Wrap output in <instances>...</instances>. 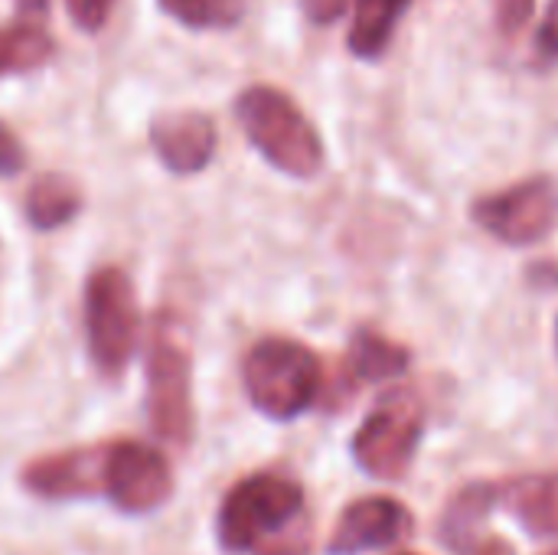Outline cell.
<instances>
[{"label":"cell","instance_id":"6da1fadb","mask_svg":"<svg viewBox=\"0 0 558 555\" xmlns=\"http://www.w3.org/2000/svg\"><path fill=\"white\" fill-rule=\"evenodd\" d=\"M216 536L229 555H304V487L281 471L248 474L226 494Z\"/></svg>","mask_w":558,"mask_h":555},{"label":"cell","instance_id":"7a4b0ae2","mask_svg":"<svg viewBox=\"0 0 558 555\" xmlns=\"http://www.w3.org/2000/svg\"><path fill=\"white\" fill-rule=\"evenodd\" d=\"M235 118L252 147L281 173L311 180L324 167V141L291 95L271 85H252L235 98Z\"/></svg>","mask_w":558,"mask_h":555},{"label":"cell","instance_id":"3957f363","mask_svg":"<svg viewBox=\"0 0 558 555\" xmlns=\"http://www.w3.org/2000/svg\"><path fill=\"white\" fill-rule=\"evenodd\" d=\"M320 379L317 353L288 337H265L242 360V383L252 406L275 422L304 415L320 396Z\"/></svg>","mask_w":558,"mask_h":555},{"label":"cell","instance_id":"277c9868","mask_svg":"<svg viewBox=\"0 0 558 555\" xmlns=\"http://www.w3.org/2000/svg\"><path fill=\"white\" fill-rule=\"evenodd\" d=\"M147 419L160 442L186 448L196 432L193 353L173 314H160L147 350Z\"/></svg>","mask_w":558,"mask_h":555},{"label":"cell","instance_id":"5b68a950","mask_svg":"<svg viewBox=\"0 0 558 555\" xmlns=\"http://www.w3.org/2000/svg\"><path fill=\"white\" fill-rule=\"evenodd\" d=\"M137 294L128 272L105 265L85 281V340L101 376H121L137 347Z\"/></svg>","mask_w":558,"mask_h":555},{"label":"cell","instance_id":"8992f818","mask_svg":"<svg viewBox=\"0 0 558 555\" xmlns=\"http://www.w3.org/2000/svg\"><path fill=\"white\" fill-rule=\"evenodd\" d=\"M425 435V406L412 389L386 393L353 435L356 464L376 481H399Z\"/></svg>","mask_w":558,"mask_h":555},{"label":"cell","instance_id":"52a82bcc","mask_svg":"<svg viewBox=\"0 0 558 555\" xmlns=\"http://www.w3.org/2000/svg\"><path fill=\"white\" fill-rule=\"evenodd\" d=\"M471 219L504 245H536L556 229L558 183L546 173H536L500 193L477 196L471 206Z\"/></svg>","mask_w":558,"mask_h":555},{"label":"cell","instance_id":"ba28073f","mask_svg":"<svg viewBox=\"0 0 558 555\" xmlns=\"http://www.w3.org/2000/svg\"><path fill=\"white\" fill-rule=\"evenodd\" d=\"M173 494V471L167 458L144 442H108L105 497L124 514H154Z\"/></svg>","mask_w":558,"mask_h":555},{"label":"cell","instance_id":"9c48e42d","mask_svg":"<svg viewBox=\"0 0 558 555\" xmlns=\"http://www.w3.org/2000/svg\"><path fill=\"white\" fill-rule=\"evenodd\" d=\"M20 484L39 500H85L105 497L108 484V445L69 448L43 455L20 471Z\"/></svg>","mask_w":558,"mask_h":555},{"label":"cell","instance_id":"30bf717a","mask_svg":"<svg viewBox=\"0 0 558 555\" xmlns=\"http://www.w3.org/2000/svg\"><path fill=\"white\" fill-rule=\"evenodd\" d=\"M412 514L396 497H363L350 504L327 543V555H363L402 543L412 533Z\"/></svg>","mask_w":558,"mask_h":555},{"label":"cell","instance_id":"8fae6325","mask_svg":"<svg viewBox=\"0 0 558 555\" xmlns=\"http://www.w3.org/2000/svg\"><path fill=\"white\" fill-rule=\"evenodd\" d=\"M216 124L203 111H163L150 121V147L170 173L190 177L209 167L216 154Z\"/></svg>","mask_w":558,"mask_h":555},{"label":"cell","instance_id":"7c38bea8","mask_svg":"<svg viewBox=\"0 0 558 555\" xmlns=\"http://www.w3.org/2000/svg\"><path fill=\"white\" fill-rule=\"evenodd\" d=\"M520 527L539 540H558V474H526L500 491Z\"/></svg>","mask_w":558,"mask_h":555},{"label":"cell","instance_id":"4fadbf2b","mask_svg":"<svg viewBox=\"0 0 558 555\" xmlns=\"http://www.w3.org/2000/svg\"><path fill=\"white\" fill-rule=\"evenodd\" d=\"M497 500H500V487H494V484H471L461 494H454L448 510H445V517H441V527H438L441 543L451 553L477 550L481 527L487 523V517H490Z\"/></svg>","mask_w":558,"mask_h":555},{"label":"cell","instance_id":"5bb4252c","mask_svg":"<svg viewBox=\"0 0 558 555\" xmlns=\"http://www.w3.org/2000/svg\"><path fill=\"white\" fill-rule=\"evenodd\" d=\"M405 10H409V0H356L353 26L347 36L350 52L363 62L383 59Z\"/></svg>","mask_w":558,"mask_h":555},{"label":"cell","instance_id":"9a60e30c","mask_svg":"<svg viewBox=\"0 0 558 555\" xmlns=\"http://www.w3.org/2000/svg\"><path fill=\"white\" fill-rule=\"evenodd\" d=\"M412 363V353L383 337L379 330H369V327H360L350 340V353H347V370L356 383H386V379H396L409 370Z\"/></svg>","mask_w":558,"mask_h":555},{"label":"cell","instance_id":"2e32d148","mask_svg":"<svg viewBox=\"0 0 558 555\" xmlns=\"http://www.w3.org/2000/svg\"><path fill=\"white\" fill-rule=\"evenodd\" d=\"M78 209H82V190L65 173H43L33 180L26 193V219L43 232L72 222Z\"/></svg>","mask_w":558,"mask_h":555},{"label":"cell","instance_id":"e0dca14e","mask_svg":"<svg viewBox=\"0 0 558 555\" xmlns=\"http://www.w3.org/2000/svg\"><path fill=\"white\" fill-rule=\"evenodd\" d=\"M49 56H52V39L39 26L16 23L0 29V75L39 69L49 62Z\"/></svg>","mask_w":558,"mask_h":555},{"label":"cell","instance_id":"ac0fdd59","mask_svg":"<svg viewBox=\"0 0 558 555\" xmlns=\"http://www.w3.org/2000/svg\"><path fill=\"white\" fill-rule=\"evenodd\" d=\"M157 7L190 29H232L245 16V0H157Z\"/></svg>","mask_w":558,"mask_h":555},{"label":"cell","instance_id":"d6986e66","mask_svg":"<svg viewBox=\"0 0 558 555\" xmlns=\"http://www.w3.org/2000/svg\"><path fill=\"white\" fill-rule=\"evenodd\" d=\"M533 65L549 72L553 65H558V0L549 3L539 29H536V39H533Z\"/></svg>","mask_w":558,"mask_h":555},{"label":"cell","instance_id":"ffe728a7","mask_svg":"<svg viewBox=\"0 0 558 555\" xmlns=\"http://www.w3.org/2000/svg\"><path fill=\"white\" fill-rule=\"evenodd\" d=\"M65 7H69L72 23L82 33H98L108 23V16H111L114 0H65Z\"/></svg>","mask_w":558,"mask_h":555},{"label":"cell","instance_id":"44dd1931","mask_svg":"<svg viewBox=\"0 0 558 555\" xmlns=\"http://www.w3.org/2000/svg\"><path fill=\"white\" fill-rule=\"evenodd\" d=\"M533 10H536V0H494L497 26H500V33H507V36L520 33V29L530 23Z\"/></svg>","mask_w":558,"mask_h":555},{"label":"cell","instance_id":"7402d4cb","mask_svg":"<svg viewBox=\"0 0 558 555\" xmlns=\"http://www.w3.org/2000/svg\"><path fill=\"white\" fill-rule=\"evenodd\" d=\"M23 164H26V150H23V144L16 141V134H13L7 124H0V177H13V173H20V170H23Z\"/></svg>","mask_w":558,"mask_h":555},{"label":"cell","instance_id":"603a6c76","mask_svg":"<svg viewBox=\"0 0 558 555\" xmlns=\"http://www.w3.org/2000/svg\"><path fill=\"white\" fill-rule=\"evenodd\" d=\"M301 3L314 23H333L347 10V0H301Z\"/></svg>","mask_w":558,"mask_h":555},{"label":"cell","instance_id":"cb8c5ba5","mask_svg":"<svg viewBox=\"0 0 558 555\" xmlns=\"http://www.w3.org/2000/svg\"><path fill=\"white\" fill-rule=\"evenodd\" d=\"M477 555H513V550L507 546V543H500V540H494V543H487L484 550Z\"/></svg>","mask_w":558,"mask_h":555},{"label":"cell","instance_id":"d4e9b609","mask_svg":"<svg viewBox=\"0 0 558 555\" xmlns=\"http://www.w3.org/2000/svg\"><path fill=\"white\" fill-rule=\"evenodd\" d=\"M46 3H49V0H16V7H20L23 13H43Z\"/></svg>","mask_w":558,"mask_h":555},{"label":"cell","instance_id":"484cf974","mask_svg":"<svg viewBox=\"0 0 558 555\" xmlns=\"http://www.w3.org/2000/svg\"><path fill=\"white\" fill-rule=\"evenodd\" d=\"M556 353H558V317H556Z\"/></svg>","mask_w":558,"mask_h":555}]
</instances>
